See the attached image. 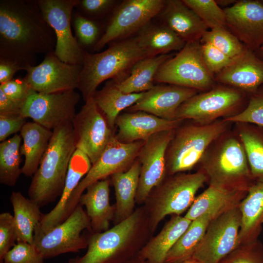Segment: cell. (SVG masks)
I'll use <instances>...</instances> for the list:
<instances>
[{"label": "cell", "instance_id": "obj_1", "mask_svg": "<svg viewBox=\"0 0 263 263\" xmlns=\"http://www.w3.org/2000/svg\"><path fill=\"white\" fill-rule=\"evenodd\" d=\"M56 43L37 0H0V59L25 71L37 56L55 51Z\"/></svg>", "mask_w": 263, "mask_h": 263}, {"label": "cell", "instance_id": "obj_2", "mask_svg": "<svg viewBox=\"0 0 263 263\" xmlns=\"http://www.w3.org/2000/svg\"><path fill=\"white\" fill-rule=\"evenodd\" d=\"M90 233L85 254L66 263H124L136 256L153 234L143 205L111 228Z\"/></svg>", "mask_w": 263, "mask_h": 263}, {"label": "cell", "instance_id": "obj_3", "mask_svg": "<svg viewBox=\"0 0 263 263\" xmlns=\"http://www.w3.org/2000/svg\"><path fill=\"white\" fill-rule=\"evenodd\" d=\"M72 122L53 135L28 189L29 198L40 208L54 202L63 191L72 157L76 150Z\"/></svg>", "mask_w": 263, "mask_h": 263}, {"label": "cell", "instance_id": "obj_4", "mask_svg": "<svg viewBox=\"0 0 263 263\" xmlns=\"http://www.w3.org/2000/svg\"><path fill=\"white\" fill-rule=\"evenodd\" d=\"M110 44L109 48L101 53L93 54L84 50L77 89L85 102L93 97L102 82L112 79L120 83L129 76L136 62L148 57L135 37Z\"/></svg>", "mask_w": 263, "mask_h": 263}, {"label": "cell", "instance_id": "obj_5", "mask_svg": "<svg viewBox=\"0 0 263 263\" xmlns=\"http://www.w3.org/2000/svg\"><path fill=\"white\" fill-rule=\"evenodd\" d=\"M199 164L209 185L248 192L252 179L244 146L234 131H227L208 147Z\"/></svg>", "mask_w": 263, "mask_h": 263}, {"label": "cell", "instance_id": "obj_6", "mask_svg": "<svg viewBox=\"0 0 263 263\" xmlns=\"http://www.w3.org/2000/svg\"><path fill=\"white\" fill-rule=\"evenodd\" d=\"M207 182L204 172H180L167 175L149 193L143 206L149 219L151 232L168 215H181L188 210L197 191Z\"/></svg>", "mask_w": 263, "mask_h": 263}, {"label": "cell", "instance_id": "obj_7", "mask_svg": "<svg viewBox=\"0 0 263 263\" xmlns=\"http://www.w3.org/2000/svg\"><path fill=\"white\" fill-rule=\"evenodd\" d=\"M184 121L174 130L167 149V175L192 169L200 163L212 143L229 130L231 124L224 119L207 124Z\"/></svg>", "mask_w": 263, "mask_h": 263}, {"label": "cell", "instance_id": "obj_8", "mask_svg": "<svg viewBox=\"0 0 263 263\" xmlns=\"http://www.w3.org/2000/svg\"><path fill=\"white\" fill-rule=\"evenodd\" d=\"M154 81L204 92L215 86V78L204 62L200 41L187 42L175 56L164 62Z\"/></svg>", "mask_w": 263, "mask_h": 263}, {"label": "cell", "instance_id": "obj_9", "mask_svg": "<svg viewBox=\"0 0 263 263\" xmlns=\"http://www.w3.org/2000/svg\"><path fill=\"white\" fill-rule=\"evenodd\" d=\"M245 96L246 94L236 88L224 85L215 86L184 102L177 109L175 119L209 124L238 113Z\"/></svg>", "mask_w": 263, "mask_h": 263}, {"label": "cell", "instance_id": "obj_10", "mask_svg": "<svg viewBox=\"0 0 263 263\" xmlns=\"http://www.w3.org/2000/svg\"><path fill=\"white\" fill-rule=\"evenodd\" d=\"M85 229L92 232L90 219L78 204L62 223L45 232L35 231L33 244L44 259L77 252L88 246L87 237L81 234Z\"/></svg>", "mask_w": 263, "mask_h": 263}, {"label": "cell", "instance_id": "obj_11", "mask_svg": "<svg viewBox=\"0 0 263 263\" xmlns=\"http://www.w3.org/2000/svg\"><path fill=\"white\" fill-rule=\"evenodd\" d=\"M145 141L123 143L114 135L73 192L66 207L64 219L74 210L81 195L88 187L114 173L128 170L136 160Z\"/></svg>", "mask_w": 263, "mask_h": 263}, {"label": "cell", "instance_id": "obj_12", "mask_svg": "<svg viewBox=\"0 0 263 263\" xmlns=\"http://www.w3.org/2000/svg\"><path fill=\"white\" fill-rule=\"evenodd\" d=\"M165 0H125L113 9L103 34L94 46L96 51L107 44L128 38L138 33L161 12Z\"/></svg>", "mask_w": 263, "mask_h": 263}, {"label": "cell", "instance_id": "obj_13", "mask_svg": "<svg viewBox=\"0 0 263 263\" xmlns=\"http://www.w3.org/2000/svg\"><path fill=\"white\" fill-rule=\"evenodd\" d=\"M76 149L84 152L94 164L115 135L105 116L93 98L85 101L72 122Z\"/></svg>", "mask_w": 263, "mask_h": 263}, {"label": "cell", "instance_id": "obj_14", "mask_svg": "<svg viewBox=\"0 0 263 263\" xmlns=\"http://www.w3.org/2000/svg\"><path fill=\"white\" fill-rule=\"evenodd\" d=\"M239 206L215 218L192 258L202 263H219L239 245Z\"/></svg>", "mask_w": 263, "mask_h": 263}, {"label": "cell", "instance_id": "obj_15", "mask_svg": "<svg viewBox=\"0 0 263 263\" xmlns=\"http://www.w3.org/2000/svg\"><path fill=\"white\" fill-rule=\"evenodd\" d=\"M78 0H37V3L56 39L55 53L62 61L82 65L84 50L73 35V11Z\"/></svg>", "mask_w": 263, "mask_h": 263}, {"label": "cell", "instance_id": "obj_16", "mask_svg": "<svg viewBox=\"0 0 263 263\" xmlns=\"http://www.w3.org/2000/svg\"><path fill=\"white\" fill-rule=\"evenodd\" d=\"M80 99V95L75 90L50 94L32 91L24 103L21 114L53 131L64 123L73 122Z\"/></svg>", "mask_w": 263, "mask_h": 263}, {"label": "cell", "instance_id": "obj_17", "mask_svg": "<svg viewBox=\"0 0 263 263\" xmlns=\"http://www.w3.org/2000/svg\"><path fill=\"white\" fill-rule=\"evenodd\" d=\"M82 65H73L60 60L55 51L45 55L38 65L28 67L23 77L34 91L50 94L77 88Z\"/></svg>", "mask_w": 263, "mask_h": 263}, {"label": "cell", "instance_id": "obj_18", "mask_svg": "<svg viewBox=\"0 0 263 263\" xmlns=\"http://www.w3.org/2000/svg\"><path fill=\"white\" fill-rule=\"evenodd\" d=\"M173 130L157 132L146 140L136 159L141 165L136 204L143 205L151 189L167 176L166 153Z\"/></svg>", "mask_w": 263, "mask_h": 263}, {"label": "cell", "instance_id": "obj_19", "mask_svg": "<svg viewBox=\"0 0 263 263\" xmlns=\"http://www.w3.org/2000/svg\"><path fill=\"white\" fill-rule=\"evenodd\" d=\"M226 26L248 49L256 52L263 44V4L239 0L224 9Z\"/></svg>", "mask_w": 263, "mask_h": 263}, {"label": "cell", "instance_id": "obj_20", "mask_svg": "<svg viewBox=\"0 0 263 263\" xmlns=\"http://www.w3.org/2000/svg\"><path fill=\"white\" fill-rule=\"evenodd\" d=\"M198 92L194 89L172 84L155 85L125 111H143L160 118L175 119L178 108Z\"/></svg>", "mask_w": 263, "mask_h": 263}, {"label": "cell", "instance_id": "obj_21", "mask_svg": "<svg viewBox=\"0 0 263 263\" xmlns=\"http://www.w3.org/2000/svg\"><path fill=\"white\" fill-rule=\"evenodd\" d=\"M222 85L253 94L263 84V60L245 48L243 53L215 76Z\"/></svg>", "mask_w": 263, "mask_h": 263}, {"label": "cell", "instance_id": "obj_22", "mask_svg": "<svg viewBox=\"0 0 263 263\" xmlns=\"http://www.w3.org/2000/svg\"><path fill=\"white\" fill-rule=\"evenodd\" d=\"M184 121L166 119L143 111L125 112L116 119L115 136L123 143L146 141L157 132L176 129Z\"/></svg>", "mask_w": 263, "mask_h": 263}, {"label": "cell", "instance_id": "obj_23", "mask_svg": "<svg viewBox=\"0 0 263 263\" xmlns=\"http://www.w3.org/2000/svg\"><path fill=\"white\" fill-rule=\"evenodd\" d=\"M92 166L88 157L76 149L69 164L64 187L56 206L47 214H43L41 220L35 231L45 232L64 221L66 207L73 192Z\"/></svg>", "mask_w": 263, "mask_h": 263}, {"label": "cell", "instance_id": "obj_24", "mask_svg": "<svg viewBox=\"0 0 263 263\" xmlns=\"http://www.w3.org/2000/svg\"><path fill=\"white\" fill-rule=\"evenodd\" d=\"M162 23L176 33L186 43L200 41L208 28L197 14L183 0H166L157 16Z\"/></svg>", "mask_w": 263, "mask_h": 263}, {"label": "cell", "instance_id": "obj_25", "mask_svg": "<svg viewBox=\"0 0 263 263\" xmlns=\"http://www.w3.org/2000/svg\"><path fill=\"white\" fill-rule=\"evenodd\" d=\"M110 177L90 185L80 196L78 204L85 206L90 219L92 232L100 233L109 229L113 221L115 206L110 203Z\"/></svg>", "mask_w": 263, "mask_h": 263}, {"label": "cell", "instance_id": "obj_26", "mask_svg": "<svg viewBox=\"0 0 263 263\" xmlns=\"http://www.w3.org/2000/svg\"><path fill=\"white\" fill-rule=\"evenodd\" d=\"M248 192L215 186L208 187L197 197L184 217L193 221L205 213L217 217L239 206Z\"/></svg>", "mask_w": 263, "mask_h": 263}, {"label": "cell", "instance_id": "obj_27", "mask_svg": "<svg viewBox=\"0 0 263 263\" xmlns=\"http://www.w3.org/2000/svg\"><path fill=\"white\" fill-rule=\"evenodd\" d=\"M191 222L184 216L171 215L160 232L149 239L137 256L147 263H165L168 253Z\"/></svg>", "mask_w": 263, "mask_h": 263}, {"label": "cell", "instance_id": "obj_28", "mask_svg": "<svg viewBox=\"0 0 263 263\" xmlns=\"http://www.w3.org/2000/svg\"><path fill=\"white\" fill-rule=\"evenodd\" d=\"M52 135V130L34 121L26 122L22 127L20 154L24 157V162L21 171L25 176L32 177L38 169Z\"/></svg>", "mask_w": 263, "mask_h": 263}, {"label": "cell", "instance_id": "obj_29", "mask_svg": "<svg viewBox=\"0 0 263 263\" xmlns=\"http://www.w3.org/2000/svg\"><path fill=\"white\" fill-rule=\"evenodd\" d=\"M141 165L136 159L125 172L114 173L111 181L115 191L116 202L113 220L116 225L130 217L135 211V198L138 187Z\"/></svg>", "mask_w": 263, "mask_h": 263}, {"label": "cell", "instance_id": "obj_30", "mask_svg": "<svg viewBox=\"0 0 263 263\" xmlns=\"http://www.w3.org/2000/svg\"><path fill=\"white\" fill-rule=\"evenodd\" d=\"M240 245L258 240L263 224V182H255L239 205Z\"/></svg>", "mask_w": 263, "mask_h": 263}, {"label": "cell", "instance_id": "obj_31", "mask_svg": "<svg viewBox=\"0 0 263 263\" xmlns=\"http://www.w3.org/2000/svg\"><path fill=\"white\" fill-rule=\"evenodd\" d=\"M135 38L147 57L180 51L186 43L163 23L154 24L150 21L137 33Z\"/></svg>", "mask_w": 263, "mask_h": 263}, {"label": "cell", "instance_id": "obj_32", "mask_svg": "<svg viewBox=\"0 0 263 263\" xmlns=\"http://www.w3.org/2000/svg\"><path fill=\"white\" fill-rule=\"evenodd\" d=\"M173 56L172 54L145 57L136 62L130 75L117 86L125 94H137L152 89L155 76L161 65Z\"/></svg>", "mask_w": 263, "mask_h": 263}, {"label": "cell", "instance_id": "obj_33", "mask_svg": "<svg viewBox=\"0 0 263 263\" xmlns=\"http://www.w3.org/2000/svg\"><path fill=\"white\" fill-rule=\"evenodd\" d=\"M144 94H125L119 89L114 80L110 79L101 90L95 92L93 98L111 127L116 130L115 123L120 113L134 105Z\"/></svg>", "mask_w": 263, "mask_h": 263}, {"label": "cell", "instance_id": "obj_34", "mask_svg": "<svg viewBox=\"0 0 263 263\" xmlns=\"http://www.w3.org/2000/svg\"><path fill=\"white\" fill-rule=\"evenodd\" d=\"M10 200L13 208L17 242L33 244L35 229L43 215L40 207L19 191H13Z\"/></svg>", "mask_w": 263, "mask_h": 263}, {"label": "cell", "instance_id": "obj_35", "mask_svg": "<svg viewBox=\"0 0 263 263\" xmlns=\"http://www.w3.org/2000/svg\"><path fill=\"white\" fill-rule=\"evenodd\" d=\"M205 213L191 221L188 228L168 253L165 263L182 262L192 257L201 242L210 222L216 218Z\"/></svg>", "mask_w": 263, "mask_h": 263}, {"label": "cell", "instance_id": "obj_36", "mask_svg": "<svg viewBox=\"0 0 263 263\" xmlns=\"http://www.w3.org/2000/svg\"><path fill=\"white\" fill-rule=\"evenodd\" d=\"M235 131L245 150L251 176L255 182H263V127L235 123Z\"/></svg>", "mask_w": 263, "mask_h": 263}, {"label": "cell", "instance_id": "obj_37", "mask_svg": "<svg viewBox=\"0 0 263 263\" xmlns=\"http://www.w3.org/2000/svg\"><path fill=\"white\" fill-rule=\"evenodd\" d=\"M21 137L15 134L0 143V183L14 187L20 174Z\"/></svg>", "mask_w": 263, "mask_h": 263}, {"label": "cell", "instance_id": "obj_38", "mask_svg": "<svg viewBox=\"0 0 263 263\" xmlns=\"http://www.w3.org/2000/svg\"><path fill=\"white\" fill-rule=\"evenodd\" d=\"M200 42L208 43L234 59L240 56L246 47L225 27H219L207 31Z\"/></svg>", "mask_w": 263, "mask_h": 263}, {"label": "cell", "instance_id": "obj_39", "mask_svg": "<svg viewBox=\"0 0 263 263\" xmlns=\"http://www.w3.org/2000/svg\"><path fill=\"white\" fill-rule=\"evenodd\" d=\"M72 23L75 38L83 50L97 44L103 35L101 26L97 20L84 17L75 9L73 12Z\"/></svg>", "mask_w": 263, "mask_h": 263}, {"label": "cell", "instance_id": "obj_40", "mask_svg": "<svg viewBox=\"0 0 263 263\" xmlns=\"http://www.w3.org/2000/svg\"><path fill=\"white\" fill-rule=\"evenodd\" d=\"M210 29L226 27L224 9L214 0H183Z\"/></svg>", "mask_w": 263, "mask_h": 263}, {"label": "cell", "instance_id": "obj_41", "mask_svg": "<svg viewBox=\"0 0 263 263\" xmlns=\"http://www.w3.org/2000/svg\"><path fill=\"white\" fill-rule=\"evenodd\" d=\"M224 119L231 123H247L263 127V92L251 95L244 110Z\"/></svg>", "mask_w": 263, "mask_h": 263}, {"label": "cell", "instance_id": "obj_42", "mask_svg": "<svg viewBox=\"0 0 263 263\" xmlns=\"http://www.w3.org/2000/svg\"><path fill=\"white\" fill-rule=\"evenodd\" d=\"M219 263H263V244L257 240L240 244Z\"/></svg>", "mask_w": 263, "mask_h": 263}, {"label": "cell", "instance_id": "obj_43", "mask_svg": "<svg viewBox=\"0 0 263 263\" xmlns=\"http://www.w3.org/2000/svg\"><path fill=\"white\" fill-rule=\"evenodd\" d=\"M33 244L25 242L17 243L4 256L0 263H44Z\"/></svg>", "mask_w": 263, "mask_h": 263}, {"label": "cell", "instance_id": "obj_44", "mask_svg": "<svg viewBox=\"0 0 263 263\" xmlns=\"http://www.w3.org/2000/svg\"><path fill=\"white\" fill-rule=\"evenodd\" d=\"M201 47L205 64L214 78L233 60L210 43H201Z\"/></svg>", "mask_w": 263, "mask_h": 263}, {"label": "cell", "instance_id": "obj_45", "mask_svg": "<svg viewBox=\"0 0 263 263\" xmlns=\"http://www.w3.org/2000/svg\"><path fill=\"white\" fill-rule=\"evenodd\" d=\"M17 241L13 215L8 212L0 214V262Z\"/></svg>", "mask_w": 263, "mask_h": 263}, {"label": "cell", "instance_id": "obj_46", "mask_svg": "<svg viewBox=\"0 0 263 263\" xmlns=\"http://www.w3.org/2000/svg\"><path fill=\"white\" fill-rule=\"evenodd\" d=\"M114 0H78L75 9L82 16L96 20L115 7Z\"/></svg>", "mask_w": 263, "mask_h": 263}, {"label": "cell", "instance_id": "obj_47", "mask_svg": "<svg viewBox=\"0 0 263 263\" xmlns=\"http://www.w3.org/2000/svg\"><path fill=\"white\" fill-rule=\"evenodd\" d=\"M0 89L9 98L23 104L33 91L23 78H13L1 84Z\"/></svg>", "mask_w": 263, "mask_h": 263}, {"label": "cell", "instance_id": "obj_48", "mask_svg": "<svg viewBox=\"0 0 263 263\" xmlns=\"http://www.w3.org/2000/svg\"><path fill=\"white\" fill-rule=\"evenodd\" d=\"M26 122V118L21 113L0 114V142L6 140L10 135L20 132Z\"/></svg>", "mask_w": 263, "mask_h": 263}, {"label": "cell", "instance_id": "obj_49", "mask_svg": "<svg viewBox=\"0 0 263 263\" xmlns=\"http://www.w3.org/2000/svg\"><path fill=\"white\" fill-rule=\"evenodd\" d=\"M23 105L9 98L0 89V114H21Z\"/></svg>", "mask_w": 263, "mask_h": 263}, {"label": "cell", "instance_id": "obj_50", "mask_svg": "<svg viewBox=\"0 0 263 263\" xmlns=\"http://www.w3.org/2000/svg\"><path fill=\"white\" fill-rule=\"evenodd\" d=\"M21 69L16 64L5 59H0V84L13 79V76Z\"/></svg>", "mask_w": 263, "mask_h": 263}, {"label": "cell", "instance_id": "obj_51", "mask_svg": "<svg viewBox=\"0 0 263 263\" xmlns=\"http://www.w3.org/2000/svg\"><path fill=\"white\" fill-rule=\"evenodd\" d=\"M215 1L219 6H227L226 8L230 7L229 5H230L232 4H234L237 1V0H218Z\"/></svg>", "mask_w": 263, "mask_h": 263}, {"label": "cell", "instance_id": "obj_52", "mask_svg": "<svg viewBox=\"0 0 263 263\" xmlns=\"http://www.w3.org/2000/svg\"><path fill=\"white\" fill-rule=\"evenodd\" d=\"M124 263H147L144 260L140 259L137 256H136Z\"/></svg>", "mask_w": 263, "mask_h": 263}, {"label": "cell", "instance_id": "obj_53", "mask_svg": "<svg viewBox=\"0 0 263 263\" xmlns=\"http://www.w3.org/2000/svg\"><path fill=\"white\" fill-rule=\"evenodd\" d=\"M174 263H202L191 257L188 260H186L182 262Z\"/></svg>", "mask_w": 263, "mask_h": 263}, {"label": "cell", "instance_id": "obj_54", "mask_svg": "<svg viewBox=\"0 0 263 263\" xmlns=\"http://www.w3.org/2000/svg\"><path fill=\"white\" fill-rule=\"evenodd\" d=\"M255 53L259 57L263 60V44Z\"/></svg>", "mask_w": 263, "mask_h": 263}, {"label": "cell", "instance_id": "obj_55", "mask_svg": "<svg viewBox=\"0 0 263 263\" xmlns=\"http://www.w3.org/2000/svg\"><path fill=\"white\" fill-rule=\"evenodd\" d=\"M261 1H262V3H263V0H261Z\"/></svg>", "mask_w": 263, "mask_h": 263}]
</instances>
